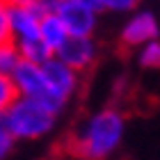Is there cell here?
Returning <instances> with one entry per match:
<instances>
[{
    "mask_svg": "<svg viewBox=\"0 0 160 160\" xmlns=\"http://www.w3.org/2000/svg\"><path fill=\"white\" fill-rule=\"evenodd\" d=\"M137 7V0H101V9L108 12H130Z\"/></svg>",
    "mask_w": 160,
    "mask_h": 160,
    "instance_id": "obj_15",
    "label": "cell"
},
{
    "mask_svg": "<svg viewBox=\"0 0 160 160\" xmlns=\"http://www.w3.org/2000/svg\"><path fill=\"white\" fill-rule=\"evenodd\" d=\"M16 96H18V92H16V87H14L12 78L0 76V117H2L5 110L14 103V98H16Z\"/></svg>",
    "mask_w": 160,
    "mask_h": 160,
    "instance_id": "obj_13",
    "label": "cell"
},
{
    "mask_svg": "<svg viewBox=\"0 0 160 160\" xmlns=\"http://www.w3.org/2000/svg\"><path fill=\"white\" fill-rule=\"evenodd\" d=\"M69 2H80V5H87V7H94V9L103 12L101 9V0H69Z\"/></svg>",
    "mask_w": 160,
    "mask_h": 160,
    "instance_id": "obj_16",
    "label": "cell"
},
{
    "mask_svg": "<svg viewBox=\"0 0 160 160\" xmlns=\"http://www.w3.org/2000/svg\"><path fill=\"white\" fill-rule=\"evenodd\" d=\"M160 37V25L158 18L151 12H135L121 28L119 39L126 48H142L144 43L153 41Z\"/></svg>",
    "mask_w": 160,
    "mask_h": 160,
    "instance_id": "obj_7",
    "label": "cell"
},
{
    "mask_svg": "<svg viewBox=\"0 0 160 160\" xmlns=\"http://www.w3.org/2000/svg\"><path fill=\"white\" fill-rule=\"evenodd\" d=\"M55 57L69 64L71 69H76L78 73L89 71L98 60V43L94 37H76L69 34L67 41L55 50Z\"/></svg>",
    "mask_w": 160,
    "mask_h": 160,
    "instance_id": "obj_4",
    "label": "cell"
},
{
    "mask_svg": "<svg viewBox=\"0 0 160 160\" xmlns=\"http://www.w3.org/2000/svg\"><path fill=\"white\" fill-rule=\"evenodd\" d=\"M21 62H23V55H21V50L14 41H7L0 46V76L12 78Z\"/></svg>",
    "mask_w": 160,
    "mask_h": 160,
    "instance_id": "obj_10",
    "label": "cell"
},
{
    "mask_svg": "<svg viewBox=\"0 0 160 160\" xmlns=\"http://www.w3.org/2000/svg\"><path fill=\"white\" fill-rule=\"evenodd\" d=\"M12 82H14V87H16L18 96H28V98L39 101V103H43L50 112H55V114H60L64 108H67V101H62L60 96H55V94L48 89L46 78H43V73H41V64L23 60L18 64V69L14 71Z\"/></svg>",
    "mask_w": 160,
    "mask_h": 160,
    "instance_id": "obj_3",
    "label": "cell"
},
{
    "mask_svg": "<svg viewBox=\"0 0 160 160\" xmlns=\"http://www.w3.org/2000/svg\"><path fill=\"white\" fill-rule=\"evenodd\" d=\"M126 135V114L119 108H103L80 123L71 140V153L78 160H105L121 147Z\"/></svg>",
    "mask_w": 160,
    "mask_h": 160,
    "instance_id": "obj_1",
    "label": "cell"
},
{
    "mask_svg": "<svg viewBox=\"0 0 160 160\" xmlns=\"http://www.w3.org/2000/svg\"><path fill=\"white\" fill-rule=\"evenodd\" d=\"M2 121L14 140H39L55 128L57 114L34 98L16 96L14 103L5 110Z\"/></svg>",
    "mask_w": 160,
    "mask_h": 160,
    "instance_id": "obj_2",
    "label": "cell"
},
{
    "mask_svg": "<svg viewBox=\"0 0 160 160\" xmlns=\"http://www.w3.org/2000/svg\"><path fill=\"white\" fill-rule=\"evenodd\" d=\"M39 21L41 16L32 9V5L12 2V41L21 48L39 41Z\"/></svg>",
    "mask_w": 160,
    "mask_h": 160,
    "instance_id": "obj_8",
    "label": "cell"
},
{
    "mask_svg": "<svg viewBox=\"0 0 160 160\" xmlns=\"http://www.w3.org/2000/svg\"><path fill=\"white\" fill-rule=\"evenodd\" d=\"M14 135L9 133V128L5 126V121H2V117H0V160H5L7 156H9V151H12V147H14Z\"/></svg>",
    "mask_w": 160,
    "mask_h": 160,
    "instance_id": "obj_14",
    "label": "cell"
},
{
    "mask_svg": "<svg viewBox=\"0 0 160 160\" xmlns=\"http://www.w3.org/2000/svg\"><path fill=\"white\" fill-rule=\"evenodd\" d=\"M41 73L46 78L48 89L55 96H60L62 101H67V103L80 89V73L76 69H71L69 64H64L62 60H57L55 55L41 64Z\"/></svg>",
    "mask_w": 160,
    "mask_h": 160,
    "instance_id": "obj_5",
    "label": "cell"
},
{
    "mask_svg": "<svg viewBox=\"0 0 160 160\" xmlns=\"http://www.w3.org/2000/svg\"><path fill=\"white\" fill-rule=\"evenodd\" d=\"M39 34H41V39H43V43L53 50L60 48L64 41H67V37H69V32H67V28H64V23H62V18L57 16V14H48V16H41V21H39Z\"/></svg>",
    "mask_w": 160,
    "mask_h": 160,
    "instance_id": "obj_9",
    "label": "cell"
},
{
    "mask_svg": "<svg viewBox=\"0 0 160 160\" xmlns=\"http://www.w3.org/2000/svg\"><path fill=\"white\" fill-rule=\"evenodd\" d=\"M137 62L144 69L160 71V39H153L149 43H144L142 48H137Z\"/></svg>",
    "mask_w": 160,
    "mask_h": 160,
    "instance_id": "obj_11",
    "label": "cell"
},
{
    "mask_svg": "<svg viewBox=\"0 0 160 160\" xmlns=\"http://www.w3.org/2000/svg\"><path fill=\"white\" fill-rule=\"evenodd\" d=\"M12 41V0H0V46Z\"/></svg>",
    "mask_w": 160,
    "mask_h": 160,
    "instance_id": "obj_12",
    "label": "cell"
},
{
    "mask_svg": "<svg viewBox=\"0 0 160 160\" xmlns=\"http://www.w3.org/2000/svg\"><path fill=\"white\" fill-rule=\"evenodd\" d=\"M12 2H21V5H28L30 0H12Z\"/></svg>",
    "mask_w": 160,
    "mask_h": 160,
    "instance_id": "obj_17",
    "label": "cell"
},
{
    "mask_svg": "<svg viewBox=\"0 0 160 160\" xmlns=\"http://www.w3.org/2000/svg\"><path fill=\"white\" fill-rule=\"evenodd\" d=\"M57 16L62 18L67 32L76 37H94V30L98 25V9L80 2H69V0H62Z\"/></svg>",
    "mask_w": 160,
    "mask_h": 160,
    "instance_id": "obj_6",
    "label": "cell"
},
{
    "mask_svg": "<svg viewBox=\"0 0 160 160\" xmlns=\"http://www.w3.org/2000/svg\"><path fill=\"white\" fill-rule=\"evenodd\" d=\"M137 2H140V0H137Z\"/></svg>",
    "mask_w": 160,
    "mask_h": 160,
    "instance_id": "obj_18",
    "label": "cell"
}]
</instances>
